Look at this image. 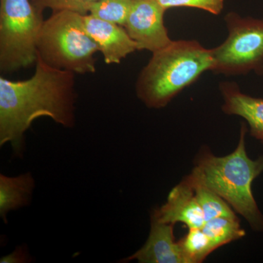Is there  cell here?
Here are the masks:
<instances>
[{
  "label": "cell",
  "instance_id": "cell-1",
  "mask_svg": "<svg viewBox=\"0 0 263 263\" xmlns=\"http://www.w3.org/2000/svg\"><path fill=\"white\" fill-rule=\"evenodd\" d=\"M75 73L48 65L37 56L34 75L25 81L0 79V145L24 152V135L37 118L63 127L75 124Z\"/></svg>",
  "mask_w": 263,
  "mask_h": 263
},
{
  "label": "cell",
  "instance_id": "cell-2",
  "mask_svg": "<svg viewBox=\"0 0 263 263\" xmlns=\"http://www.w3.org/2000/svg\"><path fill=\"white\" fill-rule=\"evenodd\" d=\"M247 130L242 123L238 146L230 155L216 157L209 148L200 150L190 175L222 197L254 231L263 232V215L252 189L254 180L263 172V156L257 160L249 158L246 149Z\"/></svg>",
  "mask_w": 263,
  "mask_h": 263
},
{
  "label": "cell",
  "instance_id": "cell-3",
  "mask_svg": "<svg viewBox=\"0 0 263 263\" xmlns=\"http://www.w3.org/2000/svg\"><path fill=\"white\" fill-rule=\"evenodd\" d=\"M138 76V98L149 108H164L212 66V50L197 41H172L154 52Z\"/></svg>",
  "mask_w": 263,
  "mask_h": 263
},
{
  "label": "cell",
  "instance_id": "cell-4",
  "mask_svg": "<svg viewBox=\"0 0 263 263\" xmlns=\"http://www.w3.org/2000/svg\"><path fill=\"white\" fill-rule=\"evenodd\" d=\"M98 51L85 28L84 15L62 10L43 22L37 56L48 65L75 74L94 73Z\"/></svg>",
  "mask_w": 263,
  "mask_h": 263
},
{
  "label": "cell",
  "instance_id": "cell-5",
  "mask_svg": "<svg viewBox=\"0 0 263 263\" xmlns=\"http://www.w3.org/2000/svg\"><path fill=\"white\" fill-rule=\"evenodd\" d=\"M44 20L32 0H0V70L15 72L36 63Z\"/></svg>",
  "mask_w": 263,
  "mask_h": 263
},
{
  "label": "cell",
  "instance_id": "cell-6",
  "mask_svg": "<svg viewBox=\"0 0 263 263\" xmlns=\"http://www.w3.org/2000/svg\"><path fill=\"white\" fill-rule=\"evenodd\" d=\"M228 38L212 48L211 70L222 75H263V19L230 12L224 17Z\"/></svg>",
  "mask_w": 263,
  "mask_h": 263
},
{
  "label": "cell",
  "instance_id": "cell-7",
  "mask_svg": "<svg viewBox=\"0 0 263 263\" xmlns=\"http://www.w3.org/2000/svg\"><path fill=\"white\" fill-rule=\"evenodd\" d=\"M165 11L157 0H136L124 28L138 51L154 53L172 42L164 24Z\"/></svg>",
  "mask_w": 263,
  "mask_h": 263
},
{
  "label": "cell",
  "instance_id": "cell-8",
  "mask_svg": "<svg viewBox=\"0 0 263 263\" xmlns=\"http://www.w3.org/2000/svg\"><path fill=\"white\" fill-rule=\"evenodd\" d=\"M84 26L108 65L119 64L138 50L125 28L91 14L84 15Z\"/></svg>",
  "mask_w": 263,
  "mask_h": 263
},
{
  "label": "cell",
  "instance_id": "cell-9",
  "mask_svg": "<svg viewBox=\"0 0 263 263\" xmlns=\"http://www.w3.org/2000/svg\"><path fill=\"white\" fill-rule=\"evenodd\" d=\"M174 224L159 221L151 215V230L146 243L136 253L121 262L186 263L179 242L175 240Z\"/></svg>",
  "mask_w": 263,
  "mask_h": 263
},
{
  "label": "cell",
  "instance_id": "cell-10",
  "mask_svg": "<svg viewBox=\"0 0 263 263\" xmlns=\"http://www.w3.org/2000/svg\"><path fill=\"white\" fill-rule=\"evenodd\" d=\"M159 221L176 224L181 222L191 228H201L205 219L193 188L186 178L170 193L167 201L152 213Z\"/></svg>",
  "mask_w": 263,
  "mask_h": 263
},
{
  "label": "cell",
  "instance_id": "cell-11",
  "mask_svg": "<svg viewBox=\"0 0 263 263\" xmlns=\"http://www.w3.org/2000/svg\"><path fill=\"white\" fill-rule=\"evenodd\" d=\"M219 91L224 101L222 111L243 118L248 124L251 136L263 144V99L242 92L239 86L231 81L219 83Z\"/></svg>",
  "mask_w": 263,
  "mask_h": 263
},
{
  "label": "cell",
  "instance_id": "cell-12",
  "mask_svg": "<svg viewBox=\"0 0 263 263\" xmlns=\"http://www.w3.org/2000/svg\"><path fill=\"white\" fill-rule=\"evenodd\" d=\"M35 181L31 173L9 177L0 175V216L7 223V215L30 203Z\"/></svg>",
  "mask_w": 263,
  "mask_h": 263
},
{
  "label": "cell",
  "instance_id": "cell-13",
  "mask_svg": "<svg viewBox=\"0 0 263 263\" xmlns=\"http://www.w3.org/2000/svg\"><path fill=\"white\" fill-rule=\"evenodd\" d=\"M185 178L193 188L195 197L205 216V221L220 216L236 217L235 211L222 197L203 183L194 179L190 174Z\"/></svg>",
  "mask_w": 263,
  "mask_h": 263
},
{
  "label": "cell",
  "instance_id": "cell-14",
  "mask_svg": "<svg viewBox=\"0 0 263 263\" xmlns=\"http://www.w3.org/2000/svg\"><path fill=\"white\" fill-rule=\"evenodd\" d=\"M201 229L209 237L215 250L246 235L245 230L240 227L237 216L214 218L205 221Z\"/></svg>",
  "mask_w": 263,
  "mask_h": 263
},
{
  "label": "cell",
  "instance_id": "cell-15",
  "mask_svg": "<svg viewBox=\"0 0 263 263\" xmlns=\"http://www.w3.org/2000/svg\"><path fill=\"white\" fill-rule=\"evenodd\" d=\"M179 242L186 263L202 262L215 251L209 237L201 228L189 229L187 234Z\"/></svg>",
  "mask_w": 263,
  "mask_h": 263
},
{
  "label": "cell",
  "instance_id": "cell-16",
  "mask_svg": "<svg viewBox=\"0 0 263 263\" xmlns=\"http://www.w3.org/2000/svg\"><path fill=\"white\" fill-rule=\"evenodd\" d=\"M136 0H99L90 9L89 14L124 27Z\"/></svg>",
  "mask_w": 263,
  "mask_h": 263
},
{
  "label": "cell",
  "instance_id": "cell-17",
  "mask_svg": "<svg viewBox=\"0 0 263 263\" xmlns=\"http://www.w3.org/2000/svg\"><path fill=\"white\" fill-rule=\"evenodd\" d=\"M99 0H32L33 4L38 10L49 8L53 12L67 11L75 12L81 15L89 13L92 5Z\"/></svg>",
  "mask_w": 263,
  "mask_h": 263
},
{
  "label": "cell",
  "instance_id": "cell-18",
  "mask_svg": "<svg viewBox=\"0 0 263 263\" xmlns=\"http://www.w3.org/2000/svg\"><path fill=\"white\" fill-rule=\"evenodd\" d=\"M166 10L173 8H194L213 15H219L224 8V0H157Z\"/></svg>",
  "mask_w": 263,
  "mask_h": 263
},
{
  "label": "cell",
  "instance_id": "cell-19",
  "mask_svg": "<svg viewBox=\"0 0 263 263\" xmlns=\"http://www.w3.org/2000/svg\"><path fill=\"white\" fill-rule=\"evenodd\" d=\"M32 262L27 249L18 247L12 253L5 255L0 259L1 263H26Z\"/></svg>",
  "mask_w": 263,
  "mask_h": 263
}]
</instances>
